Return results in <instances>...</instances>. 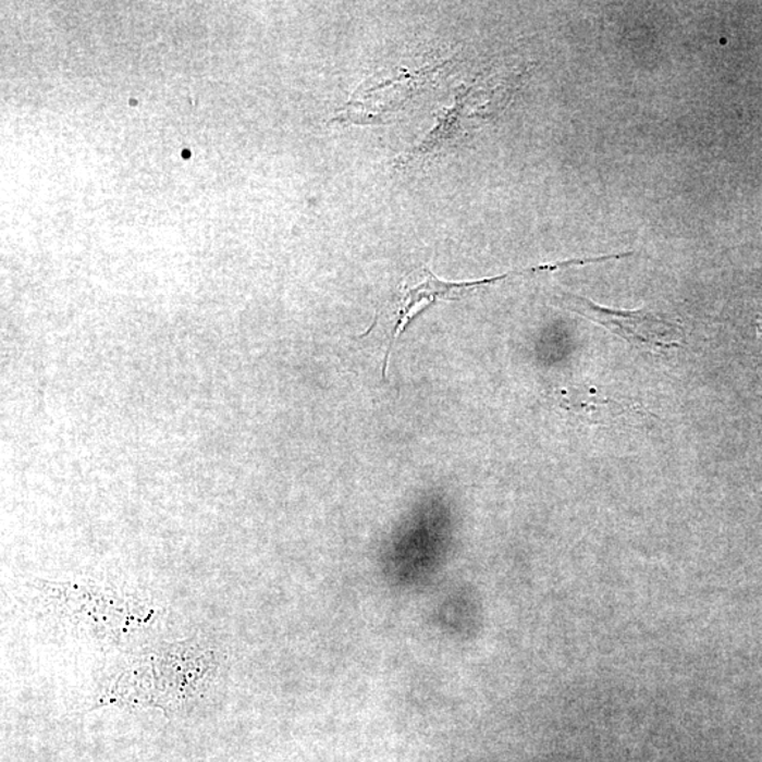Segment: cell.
<instances>
[{
    "instance_id": "6da1fadb",
    "label": "cell",
    "mask_w": 762,
    "mask_h": 762,
    "mask_svg": "<svg viewBox=\"0 0 762 762\" xmlns=\"http://www.w3.org/2000/svg\"><path fill=\"white\" fill-rule=\"evenodd\" d=\"M562 302L589 321L606 328L614 335L642 351L666 352L683 346L684 328L673 319L647 311H618L602 307L579 295L564 293Z\"/></svg>"
},
{
    "instance_id": "277c9868",
    "label": "cell",
    "mask_w": 762,
    "mask_h": 762,
    "mask_svg": "<svg viewBox=\"0 0 762 762\" xmlns=\"http://www.w3.org/2000/svg\"><path fill=\"white\" fill-rule=\"evenodd\" d=\"M469 603L462 597V592L451 594L441 606V622L445 623L447 631L462 635L468 628L469 623L466 618L469 617Z\"/></svg>"
},
{
    "instance_id": "3957f363",
    "label": "cell",
    "mask_w": 762,
    "mask_h": 762,
    "mask_svg": "<svg viewBox=\"0 0 762 762\" xmlns=\"http://www.w3.org/2000/svg\"><path fill=\"white\" fill-rule=\"evenodd\" d=\"M562 407L582 418L583 421L614 426V423H637L644 418L642 408L626 400L614 398L597 388H572L561 390Z\"/></svg>"
},
{
    "instance_id": "7a4b0ae2",
    "label": "cell",
    "mask_w": 762,
    "mask_h": 762,
    "mask_svg": "<svg viewBox=\"0 0 762 762\" xmlns=\"http://www.w3.org/2000/svg\"><path fill=\"white\" fill-rule=\"evenodd\" d=\"M531 273H541V267H531V269L514 271V273L499 275V278L484 279L478 281H466V283H447L437 279L430 271H423L418 281L409 280L404 284L402 294L395 303L394 308V328L392 332V341H390L389 349L385 352L383 373L389 369L390 355H392L394 343L403 335L406 328L417 314L423 311L438 299H457L462 295L476 292L484 285L495 284L499 281L507 280L513 275H523Z\"/></svg>"
}]
</instances>
